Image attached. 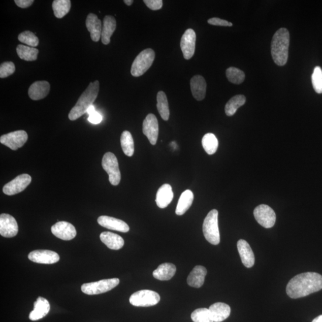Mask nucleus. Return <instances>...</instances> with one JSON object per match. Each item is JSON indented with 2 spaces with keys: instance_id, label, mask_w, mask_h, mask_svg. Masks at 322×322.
<instances>
[{
  "instance_id": "obj_15",
  "label": "nucleus",
  "mask_w": 322,
  "mask_h": 322,
  "mask_svg": "<svg viewBox=\"0 0 322 322\" xmlns=\"http://www.w3.org/2000/svg\"><path fill=\"white\" fill-rule=\"evenodd\" d=\"M51 231L57 238L64 241H70L77 235V231L74 226L67 221L57 222L51 227Z\"/></svg>"
},
{
  "instance_id": "obj_3",
  "label": "nucleus",
  "mask_w": 322,
  "mask_h": 322,
  "mask_svg": "<svg viewBox=\"0 0 322 322\" xmlns=\"http://www.w3.org/2000/svg\"><path fill=\"white\" fill-rule=\"evenodd\" d=\"M99 91V82L96 80L93 83H90L79 98L76 105L71 109L69 114V119L71 121H75L80 118L85 113H87L95 99L98 96Z\"/></svg>"
},
{
  "instance_id": "obj_43",
  "label": "nucleus",
  "mask_w": 322,
  "mask_h": 322,
  "mask_svg": "<svg viewBox=\"0 0 322 322\" xmlns=\"http://www.w3.org/2000/svg\"><path fill=\"white\" fill-rule=\"evenodd\" d=\"M102 116L96 111L89 115L88 121L94 124H98L102 121Z\"/></svg>"
},
{
  "instance_id": "obj_44",
  "label": "nucleus",
  "mask_w": 322,
  "mask_h": 322,
  "mask_svg": "<svg viewBox=\"0 0 322 322\" xmlns=\"http://www.w3.org/2000/svg\"><path fill=\"white\" fill-rule=\"evenodd\" d=\"M16 5L20 8H27L31 6L34 1V0H15Z\"/></svg>"
},
{
  "instance_id": "obj_35",
  "label": "nucleus",
  "mask_w": 322,
  "mask_h": 322,
  "mask_svg": "<svg viewBox=\"0 0 322 322\" xmlns=\"http://www.w3.org/2000/svg\"><path fill=\"white\" fill-rule=\"evenodd\" d=\"M121 144L125 155L129 157L132 156L135 152V143L132 134L128 131L123 132L121 137Z\"/></svg>"
},
{
  "instance_id": "obj_9",
  "label": "nucleus",
  "mask_w": 322,
  "mask_h": 322,
  "mask_svg": "<svg viewBox=\"0 0 322 322\" xmlns=\"http://www.w3.org/2000/svg\"><path fill=\"white\" fill-rule=\"evenodd\" d=\"M253 215L256 221L263 228L269 229L273 227L276 222V214L268 205L262 204L255 208Z\"/></svg>"
},
{
  "instance_id": "obj_25",
  "label": "nucleus",
  "mask_w": 322,
  "mask_h": 322,
  "mask_svg": "<svg viewBox=\"0 0 322 322\" xmlns=\"http://www.w3.org/2000/svg\"><path fill=\"white\" fill-rule=\"evenodd\" d=\"M207 274V270L205 267L201 266L195 267L188 276L187 282L191 287H199L204 285L205 277Z\"/></svg>"
},
{
  "instance_id": "obj_4",
  "label": "nucleus",
  "mask_w": 322,
  "mask_h": 322,
  "mask_svg": "<svg viewBox=\"0 0 322 322\" xmlns=\"http://www.w3.org/2000/svg\"><path fill=\"white\" fill-rule=\"evenodd\" d=\"M218 216V212L217 210H211L205 217L203 228L205 239L210 244L214 245L219 244L220 242Z\"/></svg>"
},
{
  "instance_id": "obj_17",
  "label": "nucleus",
  "mask_w": 322,
  "mask_h": 322,
  "mask_svg": "<svg viewBox=\"0 0 322 322\" xmlns=\"http://www.w3.org/2000/svg\"><path fill=\"white\" fill-rule=\"evenodd\" d=\"M98 222L102 227L110 230L122 233H126L130 231L129 226L125 222L114 217L102 215L98 218Z\"/></svg>"
},
{
  "instance_id": "obj_29",
  "label": "nucleus",
  "mask_w": 322,
  "mask_h": 322,
  "mask_svg": "<svg viewBox=\"0 0 322 322\" xmlns=\"http://www.w3.org/2000/svg\"><path fill=\"white\" fill-rule=\"evenodd\" d=\"M194 195L190 190H186L181 195L176 207V213L177 215H182L186 213L193 203Z\"/></svg>"
},
{
  "instance_id": "obj_46",
  "label": "nucleus",
  "mask_w": 322,
  "mask_h": 322,
  "mask_svg": "<svg viewBox=\"0 0 322 322\" xmlns=\"http://www.w3.org/2000/svg\"><path fill=\"white\" fill-rule=\"evenodd\" d=\"M312 322H322V315H320V316L315 318Z\"/></svg>"
},
{
  "instance_id": "obj_20",
  "label": "nucleus",
  "mask_w": 322,
  "mask_h": 322,
  "mask_svg": "<svg viewBox=\"0 0 322 322\" xmlns=\"http://www.w3.org/2000/svg\"><path fill=\"white\" fill-rule=\"evenodd\" d=\"M190 88L194 98L198 101H203L206 95L207 83L201 75H195L190 80Z\"/></svg>"
},
{
  "instance_id": "obj_6",
  "label": "nucleus",
  "mask_w": 322,
  "mask_h": 322,
  "mask_svg": "<svg viewBox=\"0 0 322 322\" xmlns=\"http://www.w3.org/2000/svg\"><path fill=\"white\" fill-rule=\"evenodd\" d=\"M102 167L109 175V182L113 186H118L121 181V172L119 169L118 159L112 152L106 153L102 159Z\"/></svg>"
},
{
  "instance_id": "obj_16",
  "label": "nucleus",
  "mask_w": 322,
  "mask_h": 322,
  "mask_svg": "<svg viewBox=\"0 0 322 322\" xmlns=\"http://www.w3.org/2000/svg\"><path fill=\"white\" fill-rule=\"evenodd\" d=\"M30 261L39 264L51 265L59 261L60 256L57 253L50 250H36L28 255Z\"/></svg>"
},
{
  "instance_id": "obj_34",
  "label": "nucleus",
  "mask_w": 322,
  "mask_h": 322,
  "mask_svg": "<svg viewBox=\"0 0 322 322\" xmlns=\"http://www.w3.org/2000/svg\"><path fill=\"white\" fill-rule=\"evenodd\" d=\"M202 144L205 152L208 155H213L216 152L218 146V140L212 133H208L205 135L202 140Z\"/></svg>"
},
{
  "instance_id": "obj_18",
  "label": "nucleus",
  "mask_w": 322,
  "mask_h": 322,
  "mask_svg": "<svg viewBox=\"0 0 322 322\" xmlns=\"http://www.w3.org/2000/svg\"><path fill=\"white\" fill-rule=\"evenodd\" d=\"M237 247L242 263L247 268H251L255 263V256L248 243L241 239L238 242Z\"/></svg>"
},
{
  "instance_id": "obj_32",
  "label": "nucleus",
  "mask_w": 322,
  "mask_h": 322,
  "mask_svg": "<svg viewBox=\"0 0 322 322\" xmlns=\"http://www.w3.org/2000/svg\"><path fill=\"white\" fill-rule=\"evenodd\" d=\"M16 51L20 59L26 61L36 60L39 53V50L36 48L23 46L22 44H19L17 47Z\"/></svg>"
},
{
  "instance_id": "obj_1",
  "label": "nucleus",
  "mask_w": 322,
  "mask_h": 322,
  "mask_svg": "<svg viewBox=\"0 0 322 322\" xmlns=\"http://www.w3.org/2000/svg\"><path fill=\"white\" fill-rule=\"evenodd\" d=\"M322 289V276L317 273L299 274L291 279L286 293L291 299H297L318 292Z\"/></svg>"
},
{
  "instance_id": "obj_12",
  "label": "nucleus",
  "mask_w": 322,
  "mask_h": 322,
  "mask_svg": "<svg viewBox=\"0 0 322 322\" xmlns=\"http://www.w3.org/2000/svg\"><path fill=\"white\" fill-rule=\"evenodd\" d=\"M143 133L151 145H156L159 135V124L155 115H147L143 122Z\"/></svg>"
},
{
  "instance_id": "obj_19",
  "label": "nucleus",
  "mask_w": 322,
  "mask_h": 322,
  "mask_svg": "<svg viewBox=\"0 0 322 322\" xmlns=\"http://www.w3.org/2000/svg\"><path fill=\"white\" fill-rule=\"evenodd\" d=\"M50 85L46 81H36L30 85L28 90V94L33 101H39L45 98L49 94Z\"/></svg>"
},
{
  "instance_id": "obj_41",
  "label": "nucleus",
  "mask_w": 322,
  "mask_h": 322,
  "mask_svg": "<svg viewBox=\"0 0 322 322\" xmlns=\"http://www.w3.org/2000/svg\"><path fill=\"white\" fill-rule=\"evenodd\" d=\"M144 3L150 9L157 10L162 8L163 2L162 0H144Z\"/></svg>"
},
{
  "instance_id": "obj_31",
  "label": "nucleus",
  "mask_w": 322,
  "mask_h": 322,
  "mask_svg": "<svg viewBox=\"0 0 322 322\" xmlns=\"http://www.w3.org/2000/svg\"><path fill=\"white\" fill-rule=\"evenodd\" d=\"M157 109L164 121H168L170 118L169 102L167 95L164 91H159L157 94Z\"/></svg>"
},
{
  "instance_id": "obj_24",
  "label": "nucleus",
  "mask_w": 322,
  "mask_h": 322,
  "mask_svg": "<svg viewBox=\"0 0 322 322\" xmlns=\"http://www.w3.org/2000/svg\"><path fill=\"white\" fill-rule=\"evenodd\" d=\"M214 322L224 321L230 316L231 309L229 305L223 303H216L209 308Z\"/></svg>"
},
{
  "instance_id": "obj_5",
  "label": "nucleus",
  "mask_w": 322,
  "mask_h": 322,
  "mask_svg": "<svg viewBox=\"0 0 322 322\" xmlns=\"http://www.w3.org/2000/svg\"><path fill=\"white\" fill-rule=\"evenodd\" d=\"M155 58V51L151 49H147L140 52L132 64L131 74L133 76L140 77L146 73L151 67Z\"/></svg>"
},
{
  "instance_id": "obj_27",
  "label": "nucleus",
  "mask_w": 322,
  "mask_h": 322,
  "mask_svg": "<svg viewBox=\"0 0 322 322\" xmlns=\"http://www.w3.org/2000/svg\"><path fill=\"white\" fill-rule=\"evenodd\" d=\"M116 28V21L114 16H106L103 24L101 36L102 42L108 45L111 42V37Z\"/></svg>"
},
{
  "instance_id": "obj_10",
  "label": "nucleus",
  "mask_w": 322,
  "mask_h": 322,
  "mask_svg": "<svg viewBox=\"0 0 322 322\" xmlns=\"http://www.w3.org/2000/svg\"><path fill=\"white\" fill-rule=\"evenodd\" d=\"M32 178L29 174H23L7 183L3 187V193L12 196L22 192L31 183Z\"/></svg>"
},
{
  "instance_id": "obj_8",
  "label": "nucleus",
  "mask_w": 322,
  "mask_h": 322,
  "mask_svg": "<svg viewBox=\"0 0 322 322\" xmlns=\"http://www.w3.org/2000/svg\"><path fill=\"white\" fill-rule=\"evenodd\" d=\"M159 295L151 290H141L134 293L130 298V303L136 307H150L159 302Z\"/></svg>"
},
{
  "instance_id": "obj_26",
  "label": "nucleus",
  "mask_w": 322,
  "mask_h": 322,
  "mask_svg": "<svg viewBox=\"0 0 322 322\" xmlns=\"http://www.w3.org/2000/svg\"><path fill=\"white\" fill-rule=\"evenodd\" d=\"M101 241L109 249L118 250L124 245V239L117 234L109 232H102L100 235Z\"/></svg>"
},
{
  "instance_id": "obj_21",
  "label": "nucleus",
  "mask_w": 322,
  "mask_h": 322,
  "mask_svg": "<svg viewBox=\"0 0 322 322\" xmlns=\"http://www.w3.org/2000/svg\"><path fill=\"white\" fill-rule=\"evenodd\" d=\"M50 310V305L49 301L43 297H39L34 303V310L29 314V319L33 321L42 319L47 316Z\"/></svg>"
},
{
  "instance_id": "obj_14",
  "label": "nucleus",
  "mask_w": 322,
  "mask_h": 322,
  "mask_svg": "<svg viewBox=\"0 0 322 322\" xmlns=\"http://www.w3.org/2000/svg\"><path fill=\"white\" fill-rule=\"evenodd\" d=\"M18 225L16 219L8 214L0 215V234L5 238H13L18 234Z\"/></svg>"
},
{
  "instance_id": "obj_45",
  "label": "nucleus",
  "mask_w": 322,
  "mask_h": 322,
  "mask_svg": "<svg viewBox=\"0 0 322 322\" xmlns=\"http://www.w3.org/2000/svg\"><path fill=\"white\" fill-rule=\"evenodd\" d=\"M95 111V110L94 106H93V105H92L90 106V108H88L87 113L88 115H89L92 114V113L94 112Z\"/></svg>"
},
{
  "instance_id": "obj_37",
  "label": "nucleus",
  "mask_w": 322,
  "mask_h": 322,
  "mask_svg": "<svg viewBox=\"0 0 322 322\" xmlns=\"http://www.w3.org/2000/svg\"><path fill=\"white\" fill-rule=\"evenodd\" d=\"M191 318L194 322H214L210 310L206 308L195 310L191 314Z\"/></svg>"
},
{
  "instance_id": "obj_39",
  "label": "nucleus",
  "mask_w": 322,
  "mask_h": 322,
  "mask_svg": "<svg viewBox=\"0 0 322 322\" xmlns=\"http://www.w3.org/2000/svg\"><path fill=\"white\" fill-rule=\"evenodd\" d=\"M311 81L315 91L318 94L322 93V70L320 67L314 68Z\"/></svg>"
},
{
  "instance_id": "obj_7",
  "label": "nucleus",
  "mask_w": 322,
  "mask_h": 322,
  "mask_svg": "<svg viewBox=\"0 0 322 322\" xmlns=\"http://www.w3.org/2000/svg\"><path fill=\"white\" fill-rule=\"evenodd\" d=\"M119 283V279L118 278L104 279L98 282L84 283L81 286V291L89 296L104 294L114 289Z\"/></svg>"
},
{
  "instance_id": "obj_28",
  "label": "nucleus",
  "mask_w": 322,
  "mask_h": 322,
  "mask_svg": "<svg viewBox=\"0 0 322 322\" xmlns=\"http://www.w3.org/2000/svg\"><path fill=\"white\" fill-rule=\"evenodd\" d=\"M176 267L172 263H166L159 266L154 270L153 276L159 280H169L175 275Z\"/></svg>"
},
{
  "instance_id": "obj_42",
  "label": "nucleus",
  "mask_w": 322,
  "mask_h": 322,
  "mask_svg": "<svg viewBox=\"0 0 322 322\" xmlns=\"http://www.w3.org/2000/svg\"><path fill=\"white\" fill-rule=\"evenodd\" d=\"M208 23L214 26H232L233 24L227 20H222L218 18H212L208 20Z\"/></svg>"
},
{
  "instance_id": "obj_38",
  "label": "nucleus",
  "mask_w": 322,
  "mask_h": 322,
  "mask_svg": "<svg viewBox=\"0 0 322 322\" xmlns=\"http://www.w3.org/2000/svg\"><path fill=\"white\" fill-rule=\"evenodd\" d=\"M18 40L19 42L34 48L39 45V38L29 30H26V31L20 33L18 36Z\"/></svg>"
},
{
  "instance_id": "obj_2",
  "label": "nucleus",
  "mask_w": 322,
  "mask_h": 322,
  "mask_svg": "<svg viewBox=\"0 0 322 322\" xmlns=\"http://www.w3.org/2000/svg\"><path fill=\"white\" fill-rule=\"evenodd\" d=\"M290 35L285 28L277 30L273 37L271 43V54L275 63L283 67L288 59Z\"/></svg>"
},
{
  "instance_id": "obj_40",
  "label": "nucleus",
  "mask_w": 322,
  "mask_h": 322,
  "mask_svg": "<svg viewBox=\"0 0 322 322\" xmlns=\"http://www.w3.org/2000/svg\"><path fill=\"white\" fill-rule=\"evenodd\" d=\"M15 65L12 61H6L0 66V78H5L14 74Z\"/></svg>"
},
{
  "instance_id": "obj_33",
  "label": "nucleus",
  "mask_w": 322,
  "mask_h": 322,
  "mask_svg": "<svg viewBox=\"0 0 322 322\" xmlns=\"http://www.w3.org/2000/svg\"><path fill=\"white\" fill-rule=\"evenodd\" d=\"M70 0H54L52 4L54 15L58 19L63 18L70 11Z\"/></svg>"
},
{
  "instance_id": "obj_22",
  "label": "nucleus",
  "mask_w": 322,
  "mask_h": 322,
  "mask_svg": "<svg viewBox=\"0 0 322 322\" xmlns=\"http://www.w3.org/2000/svg\"><path fill=\"white\" fill-rule=\"evenodd\" d=\"M85 23L88 31L90 33L91 40L94 42H98L101 39L102 32L101 20L98 18L97 15L90 13L87 16Z\"/></svg>"
},
{
  "instance_id": "obj_30",
  "label": "nucleus",
  "mask_w": 322,
  "mask_h": 322,
  "mask_svg": "<svg viewBox=\"0 0 322 322\" xmlns=\"http://www.w3.org/2000/svg\"><path fill=\"white\" fill-rule=\"evenodd\" d=\"M245 102L246 97L244 95H236L231 98L225 106L226 115L231 116L235 115L238 109L242 106L244 105Z\"/></svg>"
},
{
  "instance_id": "obj_36",
  "label": "nucleus",
  "mask_w": 322,
  "mask_h": 322,
  "mask_svg": "<svg viewBox=\"0 0 322 322\" xmlns=\"http://www.w3.org/2000/svg\"><path fill=\"white\" fill-rule=\"evenodd\" d=\"M226 77L231 83L240 84L245 80V75L244 72L235 67H231L226 70Z\"/></svg>"
},
{
  "instance_id": "obj_11",
  "label": "nucleus",
  "mask_w": 322,
  "mask_h": 322,
  "mask_svg": "<svg viewBox=\"0 0 322 322\" xmlns=\"http://www.w3.org/2000/svg\"><path fill=\"white\" fill-rule=\"evenodd\" d=\"M28 134L23 130L6 134L0 138V142L13 150L22 147L28 140Z\"/></svg>"
},
{
  "instance_id": "obj_13",
  "label": "nucleus",
  "mask_w": 322,
  "mask_h": 322,
  "mask_svg": "<svg viewBox=\"0 0 322 322\" xmlns=\"http://www.w3.org/2000/svg\"><path fill=\"white\" fill-rule=\"evenodd\" d=\"M196 39V33L192 29H187L181 37L180 47L185 59L189 60L194 55Z\"/></svg>"
},
{
  "instance_id": "obj_23",
  "label": "nucleus",
  "mask_w": 322,
  "mask_h": 322,
  "mask_svg": "<svg viewBox=\"0 0 322 322\" xmlns=\"http://www.w3.org/2000/svg\"><path fill=\"white\" fill-rule=\"evenodd\" d=\"M172 187L169 184H164L157 191L156 203L160 208H166L173 200Z\"/></svg>"
},
{
  "instance_id": "obj_47",
  "label": "nucleus",
  "mask_w": 322,
  "mask_h": 322,
  "mask_svg": "<svg viewBox=\"0 0 322 322\" xmlns=\"http://www.w3.org/2000/svg\"><path fill=\"white\" fill-rule=\"evenodd\" d=\"M124 2L125 5L130 6L132 5L134 2L133 0H124Z\"/></svg>"
}]
</instances>
